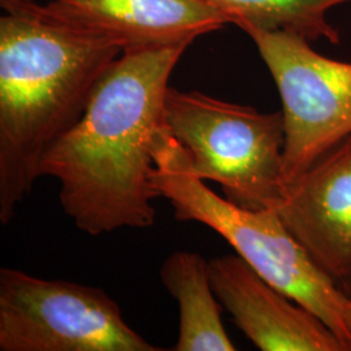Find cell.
<instances>
[{"instance_id": "9c48e42d", "label": "cell", "mask_w": 351, "mask_h": 351, "mask_svg": "<svg viewBox=\"0 0 351 351\" xmlns=\"http://www.w3.org/2000/svg\"><path fill=\"white\" fill-rule=\"evenodd\" d=\"M39 7L52 20L123 51L191 45L230 24L202 0H50Z\"/></svg>"}, {"instance_id": "6da1fadb", "label": "cell", "mask_w": 351, "mask_h": 351, "mask_svg": "<svg viewBox=\"0 0 351 351\" xmlns=\"http://www.w3.org/2000/svg\"><path fill=\"white\" fill-rule=\"evenodd\" d=\"M190 45L125 50L101 75L81 119L45 154L64 213L88 236L154 226L151 173L169 78Z\"/></svg>"}, {"instance_id": "52a82bcc", "label": "cell", "mask_w": 351, "mask_h": 351, "mask_svg": "<svg viewBox=\"0 0 351 351\" xmlns=\"http://www.w3.org/2000/svg\"><path fill=\"white\" fill-rule=\"evenodd\" d=\"M275 210L315 263L351 298V134L284 184Z\"/></svg>"}, {"instance_id": "277c9868", "label": "cell", "mask_w": 351, "mask_h": 351, "mask_svg": "<svg viewBox=\"0 0 351 351\" xmlns=\"http://www.w3.org/2000/svg\"><path fill=\"white\" fill-rule=\"evenodd\" d=\"M164 120L202 181L249 210L276 208L282 195L284 114L168 88Z\"/></svg>"}, {"instance_id": "30bf717a", "label": "cell", "mask_w": 351, "mask_h": 351, "mask_svg": "<svg viewBox=\"0 0 351 351\" xmlns=\"http://www.w3.org/2000/svg\"><path fill=\"white\" fill-rule=\"evenodd\" d=\"M160 280L178 303L175 351H234L213 293L208 262L197 252L176 251L160 268Z\"/></svg>"}, {"instance_id": "7a4b0ae2", "label": "cell", "mask_w": 351, "mask_h": 351, "mask_svg": "<svg viewBox=\"0 0 351 351\" xmlns=\"http://www.w3.org/2000/svg\"><path fill=\"white\" fill-rule=\"evenodd\" d=\"M123 53L108 39L42 12L37 1L0 19V223L8 224L40 177L51 145L85 112Z\"/></svg>"}, {"instance_id": "3957f363", "label": "cell", "mask_w": 351, "mask_h": 351, "mask_svg": "<svg viewBox=\"0 0 351 351\" xmlns=\"http://www.w3.org/2000/svg\"><path fill=\"white\" fill-rule=\"evenodd\" d=\"M151 180L178 221L211 228L259 276L320 317L351 351V298L293 237L276 210H249L219 197L190 169L186 152L167 125L154 150Z\"/></svg>"}, {"instance_id": "8992f818", "label": "cell", "mask_w": 351, "mask_h": 351, "mask_svg": "<svg viewBox=\"0 0 351 351\" xmlns=\"http://www.w3.org/2000/svg\"><path fill=\"white\" fill-rule=\"evenodd\" d=\"M276 84L285 125L282 182L351 134V63L326 58L306 38L239 24Z\"/></svg>"}, {"instance_id": "8fae6325", "label": "cell", "mask_w": 351, "mask_h": 351, "mask_svg": "<svg viewBox=\"0 0 351 351\" xmlns=\"http://www.w3.org/2000/svg\"><path fill=\"white\" fill-rule=\"evenodd\" d=\"M229 19L230 24H250L265 30L298 34L310 42L326 38L339 45V32L326 12L351 0H202Z\"/></svg>"}, {"instance_id": "ba28073f", "label": "cell", "mask_w": 351, "mask_h": 351, "mask_svg": "<svg viewBox=\"0 0 351 351\" xmlns=\"http://www.w3.org/2000/svg\"><path fill=\"white\" fill-rule=\"evenodd\" d=\"M213 293L236 326L263 351H348L316 315L259 276L239 254L208 261Z\"/></svg>"}, {"instance_id": "7c38bea8", "label": "cell", "mask_w": 351, "mask_h": 351, "mask_svg": "<svg viewBox=\"0 0 351 351\" xmlns=\"http://www.w3.org/2000/svg\"><path fill=\"white\" fill-rule=\"evenodd\" d=\"M36 3V0H0V5L5 12L14 11Z\"/></svg>"}, {"instance_id": "5b68a950", "label": "cell", "mask_w": 351, "mask_h": 351, "mask_svg": "<svg viewBox=\"0 0 351 351\" xmlns=\"http://www.w3.org/2000/svg\"><path fill=\"white\" fill-rule=\"evenodd\" d=\"M101 288L0 269V351H160Z\"/></svg>"}]
</instances>
